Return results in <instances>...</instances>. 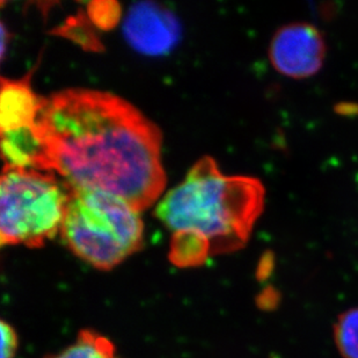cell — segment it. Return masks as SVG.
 Instances as JSON below:
<instances>
[{"label":"cell","instance_id":"cell-7","mask_svg":"<svg viewBox=\"0 0 358 358\" xmlns=\"http://www.w3.org/2000/svg\"><path fill=\"white\" fill-rule=\"evenodd\" d=\"M31 75L24 78H1L0 130L1 132L33 128L38 119L43 98L31 87Z\"/></svg>","mask_w":358,"mask_h":358},{"label":"cell","instance_id":"cell-8","mask_svg":"<svg viewBox=\"0 0 358 358\" xmlns=\"http://www.w3.org/2000/svg\"><path fill=\"white\" fill-rule=\"evenodd\" d=\"M1 152L5 166L41 171L43 150L34 127L1 132Z\"/></svg>","mask_w":358,"mask_h":358},{"label":"cell","instance_id":"cell-6","mask_svg":"<svg viewBox=\"0 0 358 358\" xmlns=\"http://www.w3.org/2000/svg\"><path fill=\"white\" fill-rule=\"evenodd\" d=\"M123 35L129 45L145 56L171 52L182 36L176 14L162 3H136L129 8L123 22Z\"/></svg>","mask_w":358,"mask_h":358},{"label":"cell","instance_id":"cell-12","mask_svg":"<svg viewBox=\"0 0 358 358\" xmlns=\"http://www.w3.org/2000/svg\"><path fill=\"white\" fill-rule=\"evenodd\" d=\"M1 358H14L17 355L19 340L15 329L6 321H1Z\"/></svg>","mask_w":358,"mask_h":358},{"label":"cell","instance_id":"cell-5","mask_svg":"<svg viewBox=\"0 0 358 358\" xmlns=\"http://www.w3.org/2000/svg\"><path fill=\"white\" fill-rule=\"evenodd\" d=\"M326 57V43L318 28L308 22L280 27L271 42L269 58L280 75L305 79L320 71Z\"/></svg>","mask_w":358,"mask_h":358},{"label":"cell","instance_id":"cell-10","mask_svg":"<svg viewBox=\"0 0 358 358\" xmlns=\"http://www.w3.org/2000/svg\"><path fill=\"white\" fill-rule=\"evenodd\" d=\"M334 342L343 358H358V308L338 315L334 324Z\"/></svg>","mask_w":358,"mask_h":358},{"label":"cell","instance_id":"cell-1","mask_svg":"<svg viewBox=\"0 0 358 358\" xmlns=\"http://www.w3.org/2000/svg\"><path fill=\"white\" fill-rule=\"evenodd\" d=\"M34 132L43 150L41 171L69 186L105 190L138 213L165 189L159 128L117 95L57 92L43 98Z\"/></svg>","mask_w":358,"mask_h":358},{"label":"cell","instance_id":"cell-2","mask_svg":"<svg viewBox=\"0 0 358 358\" xmlns=\"http://www.w3.org/2000/svg\"><path fill=\"white\" fill-rule=\"evenodd\" d=\"M264 199L260 180L225 176L211 157H203L157 206V218L172 232L169 260L179 268L199 267L209 257L241 250Z\"/></svg>","mask_w":358,"mask_h":358},{"label":"cell","instance_id":"cell-4","mask_svg":"<svg viewBox=\"0 0 358 358\" xmlns=\"http://www.w3.org/2000/svg\"><path fill=\"white\" fill-rule=\"evenodd\" d=\"M68 185L55 173L5 166L0 180L3 246L41 248L61 232Z\"/></svg>","mask_w":358,"mask_h":358},{"label":"cell","instance_id":"cell-9","mask_svg":"<svg viewBox=\"0 0 358 358\" xmlns=\"http://www.w3.org/2000/svg\"><path fill=\"white\" fill-rule=\"evenodd\" d=\"M45 358H119L115 345L93 329H84L76 341L62 352Z\"/></svg>","mask_w":358,"mask_h":358},{"label":"cell","instance_id":"cell-3","mask_svg":"<svg viewBox=\"0 0 358 358\" xmlns=\"http://www.w3.org/2000/svg\"><path fill=\"white\" fill-rule=\"evenodd\" d=\"M68 188L59 234L76 257L95 269L110 271L142 248L141 213L124 199L96 188Z\"/></svg>","mask_w":358,"mask_h":358},{"label":"cell","instance_id":"cell-11","mask_svg":"<svg viewBox=\"0 0 358 358\" xmlns=\"http://www.w3.org/2000/svg\"><path fill=\"white\" fill-rule=\"evenodd\" d=\"M87 10L93 24L101 29L114 27L121 15L120 5L115 1H94L88 3Z\"/></svg>","mask_w":358,"mask_h":358},{"label":"cell","instance_id":"cell-13","mask_svg":"<svg viewBox=\"0 0 358 358\" xmlns=\"http://www.w3.org/2000/svg\"><path fill=\"white\" fill-rule=\"evenodd\" d=\"M1 31H3V42H5L6 41V35H5V31H3V28H1ZM5 49H6V47H5V43H3V51H1V55L5 56Z\"/></svg>","mask_w":358,"mask_h":358}]
</instances>
